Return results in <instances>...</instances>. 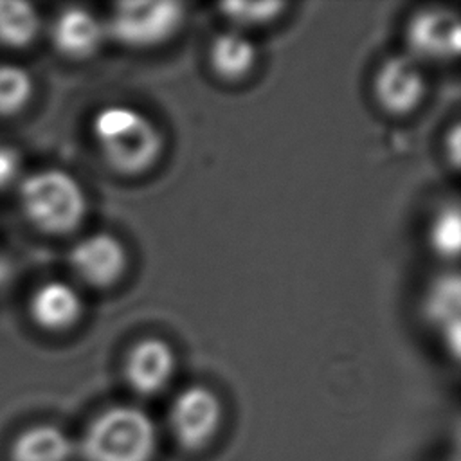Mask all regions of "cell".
I'll return each instance as SVG.
<instances>
[{
    "mask_svg": "<svg viewBox=\"0 0 461 461\" xmlns=\"http://www.w3.org/2000/svg\"><path fill=\"white\" fill-rule=\"evenodd\" d=\"M83 461H151L157 454V427L151 416L133 405L99 412L76 441Z\"/></svg>",
    "mask_w": 461,
    "mask_h": 461,
    "instance_id": "1",
    "label": "cell"
},
{
    "mask_svg": "<svg viewBox=\"0 0 461 461\" xmlns=\"http://www.w3.org/2000/svg\"><path fill=\"white\" fill-rule=\"evenodd\" d=\"M94 139L106 164L124 175L148 169L162 149L158 128L142 112L126 104H106L92 121Z\"/></svg>",
    "mask_w": 461,
    "mask_h": 461,
    "instance_id": "2",
    "label": "cell"
},
{
    "mask_svg": "<svg viewBox=\"0 0 461 461\" xmlns=\"http://www.w3.org/2000/svg\"><path fill=\"white\" fill-rule=\"evenodd\" d=\"M20 202L31 223L50 234L76 229L86 209L77 180L59 169L38 171L25 178L20 187Z\"/></svg>",
    "mask_w": 461,
    "mask_h": 461,
    "instance_id": "3",
    "label": "cell"
},
{
    "mask_svg": "<svg viewBox=\"0 0 461 461\" xmlns=\"http://www.w3.org/2000/svg\"><path fill=\"white\" fill-rule=\"evenodd\" d=\"M182 16L178 2H121L113 7L106 31L122 45L153 47L173 36Z\"/></svg>",
    "mask_w": 461,
    "mask_h": 461,
    "instance_id": "4",
    "label": "cell"
},
{
    "mask_svg": "<svg viewBox=\"0 0 461 461\" xmlns=\"http://www.w3.org/2000/svg\"><path fill=\"white\" fill-rule=\"evenodd\" d=\"M223 409L220 398L205 385L182 389L169 409V429L184 450L203 448L218 432Z\"/></svg>",
    "mask_w": 461,
    "mask_h": 461,
    "instance_id": "5",
    "label": "cell"
},
{
    "mask_svg": "<svg viewBox=\"0 0 461 461\" xmlns=\"http://www.w3.org/2000/svg\"><path fill=\"white\" fill-rule=\"evenodd\" d=\"M407 41L418 58L450 59L459 54L461 25L447 9H425L412 16L407 27Z\"/></svg>",
    "mask_w": 461,
    "mask_h": 461,
    "instance_id": "6",
    "label": "cell"
},
{
    "mask_svg": "<svg viewBox=\"0 0 461 461\" xmlns=\"http://www.w3.org/2000/svg\"><path fill=\"white\" fill-rule=\"evenodd\" d=\"M378 103L391 113L414 110L425 94V77L412 58L393 56L382 63L375 77Z\"/></svg>",
    "mask_w": 461,
    "mask_h": 461,
    "instance_id": "7",
    "label": "cell"
},
{
    "mask_svg": "<svg viewBox=\"0 0 461 461\" xmlns=\"http://www.w3.org/2000/svg\"><path fill=\"white\" fill-rule=\"evenodd\" d=\"M70 265L88 285L108 286L122 276L126 268V250L112 234H92L72 249Z\"/></svg>",
    "mask_w": 461,
    "mask_h": 461,
    "instance_id": "8",
    "label": "cell"
},
{
    "mask_svg": "<svg viewBox=\"0 0 461 461\" xmlns=\"http://www.w3.org/2000/svg\"><path fill=\"white\" fill-rule=\"evenodd\" d=\"M173 369L175 357L171 348L158 339H146L130 351L124 376L137 394L153 396L169 384Z\"/></svg>",
    "mask_w": 461,
    "mask_h": 461,
    "instance_id": "9",
    "label": "cell"
},
{
    "mask_svg": "<svg viewBox=\"0 0 461 461\" xmlns=\"http://www.w3.org/2000/svg\"><path fill=\"white\" fill-rule=\"evenodd\" d=\"M461 283L454 272L436 277L423 299V312L427 319L443 333L445 344L450 348L454 357L459 355L461 344Z\"/></svg>",
    "mask_w": 461,
    "mask_h": 461,
    "instance_id": "10",
    "label": "cell"
},
{
    "mask_svg": "<svg viewBox=\"0 0 461 461\" xmlns=\"http://www.w3.org/2000/svg\"><path fill=\"white\" fill-rule=\"evenodd\" d=\"M74 456L76 441L52 423L23 429L9 447V461H72Z\"/></svg>",
    "mask_w": 461,
    "mask_h": 461,
    "instance_id": "11",
    "label": "cell"
},
{
    "mask_svg": "<svg viewBox=\"0 0 461 461\" xmlns=\"http://www.w3.org/2000/svg\"><path fill=\"white\" fill-rule=\"evenodd\" d=\"M101 22L86 9L68 7L56 18L52 25L54 47L74 59L94 54L103 38Z\"/></svg>",
    "mask_w": 461,
    "mask_h": 461,
    "instance_id": "12",
    "label": "cell"
},
{
    "mask_svg": "<svg viewBox=\"0 0 461 461\" xmlns=\"http://www.w3.org/2000/svg\"><path fill=\"white\" fill-rule=\"evenodd\" d=\"M81 297L67 283L50 281L41 285L31 299L32 319L47 330H65L81 315Z\"/></svg>",
    "mask_w": 461,
    "mask_h": 461,
    "instance_id": "13",
    "label": "cell"
},
{
    "mask_svg": "<svg viewBox=\"0 0 461 461\" xmlns=\"http://www.w3.org/2000/svg\"><path fill=\"white\" fill-rule=\"evenodd\" d=\"M256 49L252 41L238 32L227 31L214 38L211 45V65L225 79H240L252 68Z\"/></svg>",
    "mask_w": 461,
    "mask_h": 461,
    "instance_id": "14",
    "label": "cell"
},
{
    "mask_svg": "<svg viewBox=\"0 0 461 461\" xmlns=\"http://www.w3.org/2000/svg\"><path fill=\"white\" fill-rule=\"evenodd\" d=\"M40 29L36 9L20 0H0V43L20 49L29 45Z\"/></svg>",
    "mask_w": 461,
    "mask_h": 461,
    "instance_id": "15",
    "label": "cell"
},
{
    "mask_svg": "<svg viewBox=\"0 0 461 461\" xmlns=\"http://www.w3.org/2000/svg\"><path fill=\"white\" fill-rule=\"evenodd\" d=\"M429 240L432 249L447 259H452L459 254L461 214L457 205H447L436 214L430 223Z\"/></svg>",
    "mask_w": 461,
    "mask_h": 461,
    "instance_id": "16",
    "label": "cell"
},
{
    "mask_svg": "<svg viewBox=\"0 0 461 461\" xmlns=\"http://www.w3.org/2000/svg\"><path fill=\"white\" fill-rule=\"evenodd\" d=\"M32 92L27 70L16 65H0V115L16 113L25 106Z\"/></svg>",
    "mask_w": 461,
    "mask_h": 461,
    "instance_id": "17",
    "label": "cell"
},
{
    "mask_svg": "<svg viewBox=\"0 0 461 461\" xmlns=\"http://www.w3.org/2000/svg\"><path fill=\"white\" fill-rule=\"evenodd\" d=\"M283 7L281 2H229L221 5V11L238 23L256 25L276 18Z\"/></svg>",
    "mask_w": 461,
    "mask_h": 461,
    "instance_id": "18",
    "label": "cell"
},
{
    "mask_svg": "<svg viewBox=\"0 0 461 461\" xmlns=\"http://www.w3.org/2000/svg\"><path fill=\"white\" fill-rule=\"evenodd\" d=\"M20 173V157L9 146H0V189L11 185Z\"/></svg>",
    "mask_w": 461,
    "mask_h": 461,
    "instance_id": "19",
    "label": "cell"
},
{
    "mask_svg": "<svg viewBox=\"0 0 461 461\" xmlns=\"http://www.w3.org/2000/svg\"><path fill=\"white\" fill-rule=\"evenodd\" d=\"M450 148H452V155H450V160H452L454 164H457V162H459V128H457V126L452 130Z\"/></svg>",
    "mask_w": 461,
    "mask_h": 461,
    "instance_id": "20",
    "label": "cell"
}]
</instances>
